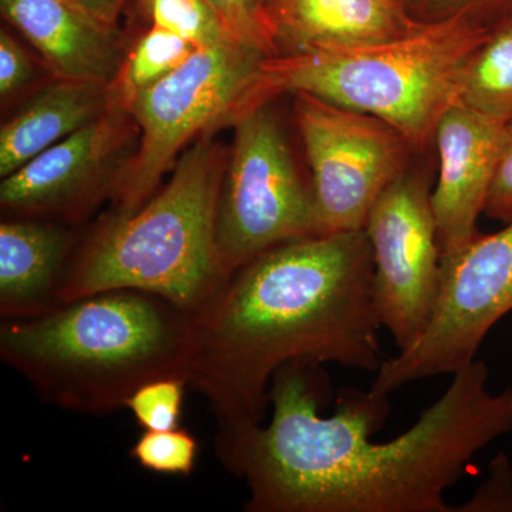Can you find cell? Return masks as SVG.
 <instances>
[{"label": "cell", "instance_id": "cell-11", "mask_svg": "<svg viewBox=\"0 0 512 512\" xmlns=\"http://www.w3.org/2000/svg\"><path fill=\"white\" fill-rule=\"evenodd\" d=\"M138 140L140 128L130 111L111 104L99 119L2 178L3 214L79 224L101 201L110 200Z\"/></svg>", "mask_w": 512, "mask_h": 512}, {"label": "cell", "instance_id": "cell-27", "mask_svg": "<svg viewBox=\"0 0 512 512\" xmlns=\"http://www.w3.org/2000/svg\"><path fill=\"white\" fill-rule=\"evenodd\" d=\"M69 2L97 22L110 28H119L121 13L130 0H69Z\"/></svg>", "mask_w": 512, "mask_h": 512}, {"label": "cell", "instance_id": "cell-7", "mask_svg": "<svg viewBox=\"0 0 512 512\" xmlns=\"http://www.w3.org/2000/svg\"><path fill=\"white\" fill-rule=\"evenodd\" d=\"M271 104L232 123L217 214V251L229 281L269 249L316 235L311 184L303 181Z\"/></svg>", "mask_w": 512, "mask_h": 512}, {"label": "cell", "instance_id": "cell-20", "mask_svg": "<svg viewBox=\"0 0 512 512\" xmlns=\"http://www.w3.org/2000/svg\"><path fill=\"white\" fill-rule=\"evenodd\" d=\"M200 444L190 431L181 429L144 430L130 447L131 460L151 473L188 477L197 463Z\"/></svg>", "mask_w": 512, "mask_h": 512}, {"label": "cell", "instance_id": "cell-23", "mask_svg": "<svg viewBox=\"0 0 512 512\" xmlns=\"http://www.w3.org/2000/svg\"><path fill=\"white\" fill-rule=\"evenodd\" d=\"M409 10L420 22L464 15L491 26L512 12V0H417Z\"/></svg>", "mask_w": 512, "mask_h": 512}, {"label": "cell", "instance_id": "cell-6", "mask_svg": "<svg viewBox=\"0 0 512 512\" xmlns=\"http://www.w3.org/2000/svg\"><path fill=\"white\" fill-rule=\"evenodd\" d=\"M265 57L239 42L202 47L128 104L140 140L111 194V215L140 210L185 148L207 131L231 126Z\"/></svg>", "mask_w": 512, "mask_h": 512}, {"label": "cell", "instance_id": "cell-5", "mask_svg": "<svg viewBox=\"0 0 512 512\" xmlns=\"http://www.w3.org/2000/svg\"><path fill=\"white\" fill-rule=\"evenodd\" d=\"M488 32L460 15L375 45L265 57L235 120L282 94L308 93L383 120L423 153Z\"/></svg>", "mask_w": 512, "mask_h": 512}, {"label": "cell", "instance_id": "cell-12", "mask_svg": "<svg viewBox=\"0 0 512 512\" xmlns=\"http://www.w3.org/2000/svg\"><path fill=\"white\" fill-rule=\"evenodd\" d=\"M504 123L456 103L436 128L439 175L431 191L441 256L473 241L497 167Z\"/></svg>", "mask_w": 512, "mask_h": 512}, {"label": "cell", "instance_id": "cell-4", "mask_svg": "<svg viewBox=\"0 0 512 512\" xmlns=\"http://www.w3.org/2000/svg\"><path fill=\"white\" fill-rule=\"evenodd\" d=\"M215 131L178 158L164 187L134 214H107L74 252L56 305L134 289L197 316L227 284L217 251V214L228 150Z\"/></svg>", "mask_w": 512, "mask_h": 512}, {"label": "cell", "instance_id": "cell-22", "mask_svg": "<svg viewBox=\"0 0 512 512\" xmlns=\"http://www.w3.org/2000/svg\"><path fill=\"white\" fill-rule=\"evenodd\" d=\"M234 39L264 55L278 56L274 29L265 0H207Z\"/></svg>", "mask_w": 512, "mask_h": 512}, {"label": "cell", "instance_id": "cell-14", "mask_svg": "<svg viewBox=\"0 0 512 512\" xmlns=\"http://www.w3.org/2000/svg\"><path fill=\"white\" fill-rule=\"evenodd\" d=\"M279 55L375 45L423 25L402 0H269Z\"/></svg>", "mask_w": 512, "mask_h": 512}, {"label": "cell", "instance_id": "cell-2", "mask_svg": "<svg viewBox=\"0 0 512 512\" xmlns=\"http://www.w3.org/2000/svg\"><path fill=\"white\" fill-rule=\"evenodd\" d=\"M365 229L269 249L195 316L187 383L218 433L262 424L272 379L292 362L377 372L383 355Z\"/></svg>", "mask_w": 512, "mask_h": 512}, {"label": "cell", "instance_id": "cell-28", "mask_svg": "<svg viewBox=\"0 0 512 512\" xmlns=\"http://www.w3.org/2000/svg\"><path fill=\"white\" fill-rule=\"evenodd\" d=\"M402 2L404 3V5L407 6V8L410 9L414 5V3L417 2V0H402Z\"/></svg>", "mask_w": 512, "mask_h": 512}, {"label": "cell", "instance_id": "cell-15", "mask_svg": "<svg viewBox=\"0 0 512 512\" xmlns=\"http://www.w3.org/2000/svg\"><path fill=\"white\" fill-rule=\"evenodd\" d=\"M70 225L33 218L0 224V318L43 315L56 305V291L74 254Z\"/></svg>", "mask_w": 512, "mask_h": 512}, {"label": "cell", "instance_id": "cell-26", "mask_svg": "<svg viewBox=\"0 0 512 512\" xmlns=\"http://www.w3.org/2000/svg\"><path fill=\"white\" fill-rule=\"evenodd\" d=\"M484 214L504 224L512 221V119L504 126L503 141Z\"/></svg>", "mask_w": 512, "mask_h": 512}, {"label": "cell", "instance_id": "cell-24", "mask_svg": "<svg viewBox=\"0 0 512 512\" xmlns=\"http://www.w3.org/2000/svg\"><path fill=\"white\" fill-rule=\"evenodd\" d=\"M454 512H512V463L505 453H498L488 466L487 478Z\"/></svg>", "mask_w": 512, "mask_h": 512}, {"label": "cell", "instance_id": "cell-18", "mask_svg": "<svg viewBox=\"0 0 512 512\" xmlns=\"http://www.w3.org/2000/svg\"><path fill=\"white\" fill-rule=\"evenodd\" d=\"M197 50L183 37L146 25L124 53L119 72L109 84L111 104L127 109L138 94L170 76Z\"/></svg>", "mask_w": 512, "mask_h": 512}, {"label": "cell", "instance_id": "cell-29", "mask_svg": "<svg viewBox=\"0 0 512 512\" xmlns=\"http://www.w3.org/2000/svg\"><path fill=\"white\" fill-rule=\"evenodd\" d=\"M265 2H266V8H268L269 0H265Z\"/></svg>", "mask_w": 512, "mask_h": 512}, {"label": "cell", "instance_id": "cell-9", "mask_svg": "<svg viewBox=\"0 0 512 512\" xmlns=\"http://www.w3.org/2000/svg\"><path fill=\"white\" fill-rule=\"evenodd\" d=\"M309 170L316 235L360 231L380 194L409 170L416 148L390 124L308 93L293 94Z\"/></svg>", "mask_w": 512, "mask_h": 512}, {"label": "cell", "instance_id": "cell-8", "mask_svg": "<svg viewBox=\"0 0 512 512\" xmlns=\"http://www.w3.org/2000/svg\"><path fill=\"white\" fill-rule=\"evenodd\" d=\"M512 311V221L441 256L440 291L429 325L409 349L384 359L370 392L457 373L477 359L490 330Z\"/></svg>", "mask_w": 512, "mask_h": 512}, {"label": "cell", "instance_id": "cell-19", "mask_svg": "<svg viewBox=\"0 0 512 512\" xmlns=\"http://www.w3.org/2000/svg\"><path fill=\"white\" fill-rule=\"evenodd\" d=\"M136 3L146 25L183 37L198 49L238 42L207 0H136Z\"/></svg>", "mask_w": 512, "mask_h": 512}, {"label": "cell", "instance_id": "cell-3", "mask_svg": "<svg viewBox=\"0 0 512 512\" xmlns=\"http://www.w3.org/2000/svg\"><path fill=\"white\" fill-rule=\"evenodd\" d=\"M195 316L154 293L114 289L2 320L0 359L50 406L101 416L138 387L187 380Z\"/></svg>", "mask_w": 512, "mask_h": 512}, {"label": "cell", "instance_id": "cell-17", "mask_svg": "<svg viewBox=\"0 0 512 512\" xmlns=\"http://www.w3.org/2000/svg\"><path fill=\"white\" fill-rule=\"evenodd\" d=\"M458 103L487 119H512V12L490 32L468 59Z\"/></svg>", "mask_w": 512, "mask_h": 512}, {"label": "cell", "instance_id": "cell-21", "mask_svg": "<svg viewBox=\"0 0 512 512\" xmlns=\"http://www.w3.org/2000/svg\"><path fill=\"white\" fill-rule=\"evenodd\" d=\"M184 377H164L138 387L128 397L126 409L130 410L143 430L164 431L178 429L183 414L185 389Z\"/></svg>", "mask_w": 512, "mask_h": 512}, {"label": "cell", "instance_id": "cell-13", "mask_svg": "<svg viewBox=\"0 0 512 512\" xmlns=\"http://www.w3.org/2000/svg\"><path fill=\"white\" fill-rule=\"evenodd\" d=\"M0 12L55 79L110 84L119 72L126 53L120 29L97 22L69 0H0Z\"/></svg>", "mask_w": 512, "mask_h": 512}, {"label": "cell", "instance_id": "cell-25", "mask_svg": "<svg viewBox=\"0 0 512 512\" xmlns=\"http://www.w3.org/2000/svg\"><path fill=\"white\" fill-rule=\"evenodd\" d=\"M36 67L25 47L8 30H0V97L2 103L25 90L35 80Z\"/></svg>", "mask_w": 512, "mask_h": 512}, {"label": "cell", "instance_id": "cell-1", "mask_svg": "<svg viewBox=\"0 0 512 512\" xmlns=\"http://www.w3.org/2000/svg\"><path fill=\"white\" fill-rule=\"evenodd\" d=\"M488 383V366L474 360L409 430L376 443L389 396L343 389L322 416V365L288 363L272 379L268 426L218 433V457L247 484V512H454L447 490L512 431V386L493 393Z\"/></svg>", "mask_w": 512, "mask_h": 512}, {"label": "cell", "instance_id": "cell-16", "mask_svg": "<svg viewBox=\"0 0 512 512\" xmlns=\"http://www.w3.org/2000/svg\"><path fill=\"white\" fill-rule=\"evenodd\" d=\"M110 107L109 84L53 77L0 128V177L15 173Z\"/></svg>", "mask_w": 512, "mask_h": 512}, {"label": "cell", "instance_id": "cell-10", "mask_svg": "<svg viewBox=\"0 0 512 512\" xmlns=\"http://www.w3.org/2000/svg\"><path fill=\"white\" fill-rule=\"evenodd\" d=\"M426 171L410 167L386 188L367 215L377 318L399 352L429 325L440 291L441 248Z\"/></svg>", "mask_w": 512, "mask_h": 512}]
</instances>
